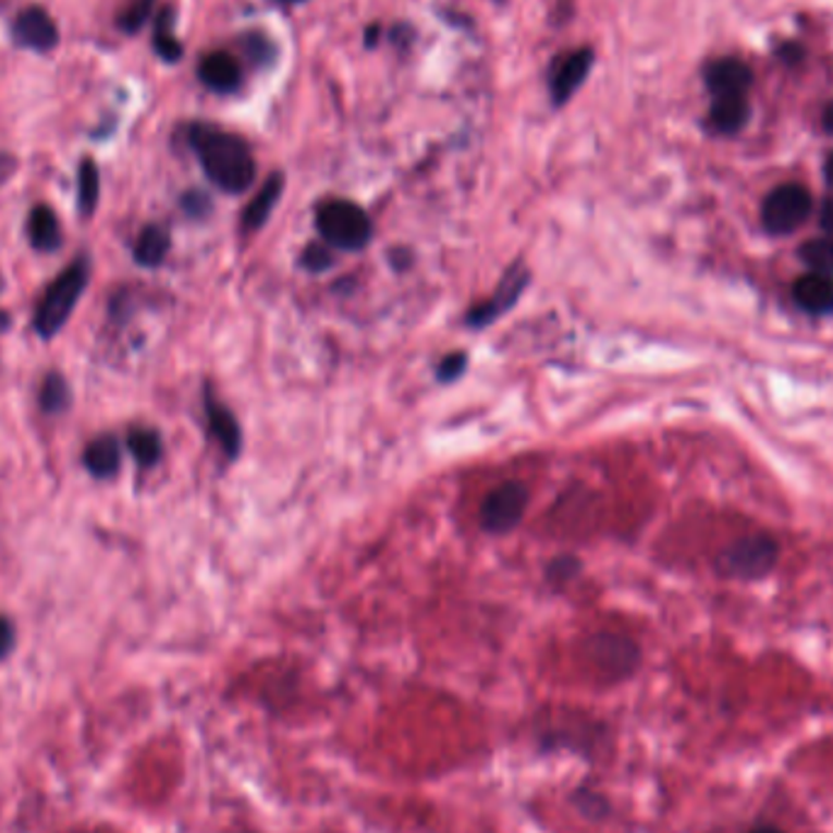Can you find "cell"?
I'll return each instance as SVG.
<instances>
[{
  "instance_id": "cell-1",
  "label": "cell",
  "mask_w": 833,
  "mask_h": 833,
  "mask_svg": "<svg viewBox=\"0 0 833 833\" xmlns=\"http://www.w3.org/2000/svg\"><path fill=\"white\" fill-rule=\"evenodd\" d=\"M188 144L200 167L220 191L236 195L244 193L256 179V163L249 144L234 132L212 125H191Z\"/></svg>"
},
{
  "instance_id": "cell-2",
  "label": "cell",
  "mask_w": 833,
  "mask_h": 833,
  "mask_svg": "<svg viewBox=\"0 0 833 833\" xmlns=\"http://www.w3.org/2000/svg\"><path fill=\"white\" fill-rule=\"evenodd\" d=\"M93 273V261L88 252H81L64 271H61L37 303L33 315L35 332L49 342L66 327L71 313L76 310L81 295L86 293Z\"/></svg>"
},
{
  "instance_id": "cell-3",
  "label": "cell",
  "mask_w": 833,
  "mask_h": 833,
  "mask_svg": "<svg viewBox=\"0 0 833 833\" xmlns=\"http://www.w3.org/2000/svg\"><path fill=\"white\" fill-rule=\"evenodd\" d=\"M317 232L324 244L344 252H358L373 236V224L364 208L352 200H327L315 215Z\"/></svg>"
},
{
  "instance_id": "cell-4",
  "label": "cell",
  "mask_w": 833,
  "mask_h": 833,
  "mask_svg": "<svg viewBox=\"0 0 833 833\" xmlns=\"http://www.w3.org/2000/svg\"><path fill=\"white\" fill-rule=\"evenodd\" d=\"M775 561L777 543L770 537H763V534H750V537L728 543L719 553L716 573L734 580H758L773 571Z\"/></svg>"
},
{
  "instance_id": "cell-5",
  "label": "cell",
  "mask_w": 833,
  "mask_h": 833,
  "mask_svg": "<svg viewBox=\"0 0 833 833\" xmlns=\"http://www.w3.org/2000/svg\"><path fill=\"white\" fill-rule=\"evenodd\" d=\"M811 215V193L799 183H785L763 203V224L773 234L795 232Z\"/></svg>"
},
{
  "instance_id": "cell-6",
  "label": "cell",
  "mask_w": 833,
  "mask_h": 833,
  "mask_svg": "<svg viewBox=\"0 0 833 833\" xmlns=\"http://www.w3.org/2000/svg\"><path fill=\"white\" fill-rule=\"evenodd\" d=\"M529 505V490L517 480L502 482L480 507V524L490 534H507L522 522Z\"/></svg>"
},
{
  "instance_id": "cell-7",
  "label": "cell",
  "mask_w": 833,
  "mask_h": 833,
  "mask_svg": "<svg viewBox=\"0 0 833 833\" xmlns=\"http://www.w3.org/2000/svg\"><path fill=\"white\" fill-rule=\"evenodd\" d=\"M529 269L524 264H512L507 273L500 278L498 283V291L492 293L486 303L480 305H473L470 310L466 313V317H463V322H466V327L470 329H482L488 327L498 320V317H502L505 313H510L514 305H517V301L522 297V293L527 291L529 285Z\"/></svg>"
},
{
  "instance_id": "cell-8",
  "label": "cell",
  "mask_w": 833,
  "mask_h": 833,
  "mask_svg": "<svg viewBox=\"0 0 833 833\" xmlns=\"http://www.w3.org/2000/svg\"><path fill=\"white\" fill-rule=\"evenodd\" d=\"M10 37L17 47L49 54L59 45V25L42 5H27L13 17Z\"/></svg>"
},
{
  "instance_id": "cell-9",
  "label": "cell",
  "mask_w": 833,
  "mask_h": 833,
  "mask_svg": "<svg viewBox=\"0 0 833 833\" xmlns=\"http://www.w3.org/2000/svg\"><path fill=\"white\" fill-rule=\"evenodd\" d=\"M592 661L612 677H626L639 665V648L626 636L600 634L592 639Z\"/></svg>"
},
{
  "instance_id": "cell-10",
  "label": "cell",
  "mask_w": 833,
  "mask_h": 833,
  "mask_svg": "<svg viewBox=\"0 0 833 833\" xmlns=\"http://www.w3.org/2000/svg\"><path fill=\"white\" fill-rule=\"evenodd\" d=\"M205 417H208V429L210 434L218 441L220 449L224 451V456L234 461L242 451V429L236 425L234 415L230 413L228 405H222L218 397L212 395V390H205Z\"/></svg>"
},
{
  "instance_id": "cell-11",
  "label": "cell",
  "mask_w": 833,
  "mask_h": 833,
  "mask_svg": "<svg viewBox=\"0 0 833 833\" xmlns=\"http://www.w3.org/2000/svg\"><path fill=\"white\" fill-rule=\"evenodd\" d=\"M705 78L714 98L746 96V90L754 84V71L740 59H716L707 66Z\"/></svg>"
},
{
  "instance_id": "cell-12",
  "label": "cell",
  "mask_w": 833,
  "mask_h": 833,
  "mask_svg": "<svg viewBox=\"0 0 833 833\" xmlns=\"http://www.w3.org/2000/svg\"><path fill=\"white\" fill-rule=\"evenodd\" d=\"M84 468L96 480L115 478L122 468V446L115 434H100L84 449Z\"/></svg>"
},
{
  "instance_id": "cell-13",
  "label": "cell",
  "mask_w": 833,
  "mask_h": 833,
  "mask_svg": "<svg viewBox=\"0 0 833 833\" xmlns=\"http://www.w3.org/2000/svg\"><path fill=\"white\" fill-rule=\"evenodd\" d=\"M27 240L33 244V249L39 254H54L64 244V232L57 212L49 205L39 203L27 215Z\"/></svg>"
},
{
  "instance_id": "cell-14",
  "label": "cell",
  "mask_w": 833,
  "mask_h": 833,
  "mask_svg": "<svg viewBox=\"0 0 833 833\" xmlns=\"http://www.w3.org/2000/svg\"><path fill=\"white\" fill-rule=\"evenodd\" d=\"M792 295H795V303L805 313H811V315L833 313V275L817 273V271L801 275L795 283Z\"/></svg>"
},
{
  "instance_id": "cell-15",
  "label": "cell",
  "mask_w": 833,
  "mask_h": 833,
  "mask_svg": "<svg viewBox=\"0 0 833 833\" xmlns=\"http://www.w3.org/2000/svg\"><path fill=\"white\" fill-rule=\"evenodd\" d=\"M590 66H592V51L590 49L573 51V54H568L561 61L559 69H555L553 78H551V93H553V100L559 102V106H563V102L568 100L575 90H578L585 76H588Z\"/></svg>"
},
{
  "instance_id": "cell-16",
  "label": "cell",
  "mask_w": 833,
  "mask_h": 833,
  "mask_svg": "<svg viewBox=\"0 0 833 833\" xmlns=\"http://www.w3.org/2000/svg\"><path fill=\"white\" fill-rule=\"evenodd\" d=\"M198 76L215 93H232L240 86L242 69L228 51H212V54H205L198 64Z\"/></svg>"
},
{
  "instance_id": "cell-17",
  "label": "cell",
  "mask_w": 833,
  "mask_h": 833,
  "mask_svg": "<svg viewBox=\"0 0 833 833\" xmlns=\"http://www.w3.org/2000/svg\"><path fill=\"white\" fill-rule=\"evenodd\" d=\"M171 252V234L163 224H147L139 234L137 242L132 246V259L137 261L142 269H159Z\"/></svg>"
},
{
  "instance_id": "cell-18",
  "label": "cell",
  "mask_w": 833,
  "mask_h": 833,
  "mask_svg": "<svg viewBox=\"0 0 833 833\" xmlns=\"http://www.w3.org/2000/svg\"><path fill=\"white\" fill-rule=\"evenodd\" d=\"M750 118V108L746 96H726L714 98L712 110H709V122L719 135H736L744 130Z\"/></svg>"
},
{
  "instance_id": "cell-19",
  "label": "cell",
  "mask_w": 833,
  "mask_h": 833,
  "mask_svg": "<svg viewBox=\"0 0 833 833\" xmlns=\"http://www.w3.org/2000/svg\"><path fill=\"white\" fill-rule=\"evenodd\" d=\"M281 193H283V176L281 173H271V176L266 179V183L261 185V191L256 193V198L246 205V210L242 215L244 232L259 230L261 224L269 220V215L275 208L278 198H281Z\"/></svg>"
},
{
  "instance_id": "cell-20",
  "label": "cell",
  "mask_w": 833,
  "mask_h": 833,
  "mask_svg": "<svg viewBox=\"0 0 833 833\" xmlns=\"http://www.w3.org/2000/svg\"><path fill=\"white\" fill-rule=\"evenodd\" d=\"M100 203V169L90 157H84L78 163L76 173V205L78 215L84 220H90L98 210Z\"/></svg>"
},
{
  "instance_id": "cell-21",
  "label": "cell",
  "mask_w": 833,
  "mask_h": 833,
  "mask_svg": "<svg viewBox=\"0 0 833 833\" xmlns=\"http://www.w3.org/2000/svg\"><path fill=\"white\" fill-rule=\"evenodd\" d=\"M127 451L142 470L154 468L163 456L161 434L151 427H132L127 431Z\"/></svg>"
},
{
  "instance_id": "cell-22",
  "label": "cell",
  "mask_w": 833,
  "mask_h": 833,
  "mask_svg": "<svg viewBox=\"0 0 833 833\" xmlns=\"http://www.w3.org/2000/svg\"><path fill=\"white\" fill-rule=\"evenodd\" d=\"M37 403H39V409L51 417L64 415L71 407V403H74V393H71L69 380L61 376L59 370H49V373L45 376L42 385H39Z\"/></svg>"
},
{
  "instance_id": "cell-23",
  "label": "cell",
  "mask_w": 833,
  "mask_h": 833,
  "mask_svg": "<svg viewBox=\"0 0 833 833\" xmlns=\"http://www.w3.org/2000/svg\"><path fill=\"white\" fill-rule=\"evenodd\" d=\"M173 13L171 8H161V13L157 15V25H154V49L157 54L169 61V64H176V61L183 57V47L176 37H173Z\"/></svg>"
},
{
  "instance_id": "cell-24",
  "label": "cell",
  "mask_w": 833,
  "mask_h": 833,
  "mask_svg": "<svg viewBox=\"0 0 833 833\" xmlns=\"http://www.w3.org/2000/svg\"><path fill=\"white\" fill-rule=\"evenodd\" d=\"M154 5H157V0H130V3L118 13L120 33L125 35L142 33V27L147 25L149 17L154 15Z\"/></svg>"
},
{
  "instance_id": "cell-25",
  "label": "cell",
  "mask_w": 833,
  "mask_h": 833,
  "mask_svg": "<svg viewBox=\"0 0 833 833\" xmlns=\"http://www.w3.org/2000/svg\"><path fill=\"white\" fill-rule=\"evenodd\" d=\"M799 259L811 271L833 275V240H809L799 246Z\"/></svg>"
},
{
  "instance_id": "cell-26",
  "label": "cell",
  "mask_w": 833,
  "mask_h": 833,
  "mask_svg": "<svg viewBox=\"0 0 833 833\" xmlns=\"http://www.w3.org/2000/svg\"><path fill=\"white\" fill-rule=\"evenodd\" d=\"M327 246L329 244H324V242L322 244H307L305 246V252L301 256V264L305 266L307 271L322 273L327 269H332V266H334V254L329 252Z\"/></svg>"
},
{
  "instance_id": "cell-27",
  "label": "cell",
  "mask_w": 833,
  "mask_h": 833,
  "mask_svg": "<svg viewBox=\"0 0 833 833\" xmlns=\"http://www.w3.org/2000/svg\"><path fill=\"white\" fill-rule=\"evenodd\" d=\"M468 366V354L466 352H454L444 356L437 366V378L439 383H454L463 376V370Z\"/></svg>"
},
{
  "instance_id": "cell-28",
  "label": "cell",
  "mask_w": 833,
  "mask_h": 833,
  "mask_svg": "<svg viewBox=\"0 0 833 833\" xmlns=\"http://www.w3.org/2000/svg\"><path fill=\"white\" fill-rule=\"evenodd\" d=\"M181 208H183L185 215H188V218L203 220V218H208V215H210L212 203H210V198L203 191H188L181 198Z\"/></svg>"
},
{
  "instance_id": "cell-29",
  "label": "cell",
  "mask_w": 833,
  "mask_h": 833,
  "mask_svg": "<svg viewBox=\"0 0 833 833\" xmlns=\"http://www.w3.org/2000/svg\"><path fill=\"white\" fill-rule=\"evenodd\" d=\"M578 571H580V561L575 559V555H559V559H553L549 563L547 575H549V580H553V583H565V580L575 578Z\"/></svg>"
},
{
  "instance_id": "cell-30",
  "label": "cell",
  "mask_w": 833,
  "mask_h": 833,
  "mask_svg": "<svg viewBox=\"0 0 833 833\" xmlns=\"http://www.w3.org/2000/svg\"><path fill=\"white\" fill-rule=\"evenodd\" d=\"M13 648H15V626L8 616L0 614V661L8 658Z\"/></svg>"
},
{
  "instance_id": "cell-31",
  "label": "cell",
  "mask_w": 833,
  "mask_h": 833,
  "mask_svg": "<svg viewBox=\"0 0 833 833\" xmlns=\"http://www.w3.org/2000/svg\"><path fill=\"white\" fill-rule=\"evenodd\" d=\"M20 167V161L13 157V154L8 151H0V188L15 176V171Z\"/></svg>"
},
{
  "instance_id": "cell-32",
  "label": "cell",
  "mask_w": 833,
  "mask_h": 833,
  "mask_svg": "<svg viewBox=\"0 0 833 833\" xmlns=\"http://www.w3.org/2000/svg\"><path fill=\"white\" fill-rule=\"evenodd\" d=\"M821 228L833 234V198H829L824 205H821Z\"/></svg>"
},
{
  "instance_id": "cell-33",
  "label": "cell",
  "mask_w": 833,
  "mask_h": 833,
  "mask_svg": "<svg viewBox=\"0 0 833 833\" xmlns=\"http://www.w3.org/2000/svg\"><path fill=\"white\" fill-rule=\"evenodd\" d=\"M801 49L797 45H785L783 49H780V57H783L785 61H789V64H795V61H799L801 57Z\"/></svg>"
},
{
  "instance_id": "cell-34",
  "label": "cell",
  "mask_w": 833,
  "mask_h": 833,
  "mask_svg": "<svg viewBox=\"0 0 833 833\" xmlns=\"http://www.w3.org/2000/svg\"><path fill=\"white\" fill-rule=\"evenodd\" d=\"M824 130L829 132V135H833V102H831V106L824 112Z\"/></svg>"
},
{
  "instance_id": "cell-35",
  "label": "cell",
  "mask_w": 833,
  "mask_h": 833,
  "mask_svg": "<svg viewBox=\"0 0 833 833\" xmlns=\"http://www.w3.org/2000/svg\"><path fill=\"white\" fill-rule=\"evenodd\" d=\"M748 833H785V831H780L777 826H756V829H750Z\"/></svg>"
},
{
  "instance_id": "cell-36",
  "label": "cell",
  "mask_w": 833,
  "mask_h": 833,
  "mask_svg": "<svg viewBox=\"0 0 833 833\" xmlns=\"http://www.w3.org/2000/svg\"><path fill=\"white\" fill-rule=\"evenodd\" d=\"M10 327V315L5 310H0V332H5Z\"/></svg>"
},
{
  "instance_id": "cell-37",
  "label": "cell",
  "mask_w": 833,
  "mask_h": 833,
  "mask_svg": "<svg viewBox=\"0 0 833 833\" xmlns=\"http://www.w3.org/2000/svg\"><path fill=\"white\" fill-rule=\"evenodd\" d=\"M826 179H829V183L833 185V154H831L829 161H826Z\"/></svg>"
},
{
  "instance_id": "cell-38",
  "label": "cell",
  "mask_w": 833,
  "mask_h": 833,
  "mask_svg": "<svg viewBox=\"0 0 833 833\" xmlns=\"http://www.w3.org/2000/svg\"><path fill=\"white\" fill-rule=\"evenodd\" d=\"M283 3H301V0H283Z\"/></svg>"
}]
</instances>
